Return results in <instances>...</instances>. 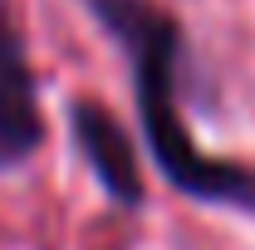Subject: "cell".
Instances as JSON below:
<instances>
[{
  "mask_svg": "<svg viewBox=\"0 0 255 250\" xmlns=\"http://www.w3.org/2000/svg\"><path fill=\"white\" fill-rule=\"evenodd\" d=\"M69 137H74V152L84 157L89 177L103 187V196L118 211H142L147 201L142 157L128 127L118 123V113L98 98H69Z\"/></svg>",
  "mask_w": 255,
  "mask_h": 250,
  "instance_id": "7a4b0ae2",
  "label": "cell"
},
{
  "mask_svg": "<svg viewBox=\"0 0 255 250\" xmlns=\"http://www.w3.org/2000/svg\"><path fill=\"white\" fill-rule=\"evenodd\" d=\"M84 10L123 49L147 157L187 201L255 216V167L211 157L182 118V25L157 0H84Z\"/></svg>",
  "mask_w": 255,
  "mask_h": 250,
  "instance_id": "6da1fadb",
  "label": "cell"
},
{
  "mask_svg": "<svg viewBox=\"0 0 255 250\" xmlns=\"http://www.w3.org/2000/svg\"><path fill=\"white\" fill-rule=\"evenodd\" d=\"M44 147V113H39V79L30 64L25 30L0 0V172L25 167Z\"/></svg>",
  "mask_w": 255,
  "mask_h": 250,
  "instance_id": "3957f363",
  "label": "cell"
}]
</instances>
